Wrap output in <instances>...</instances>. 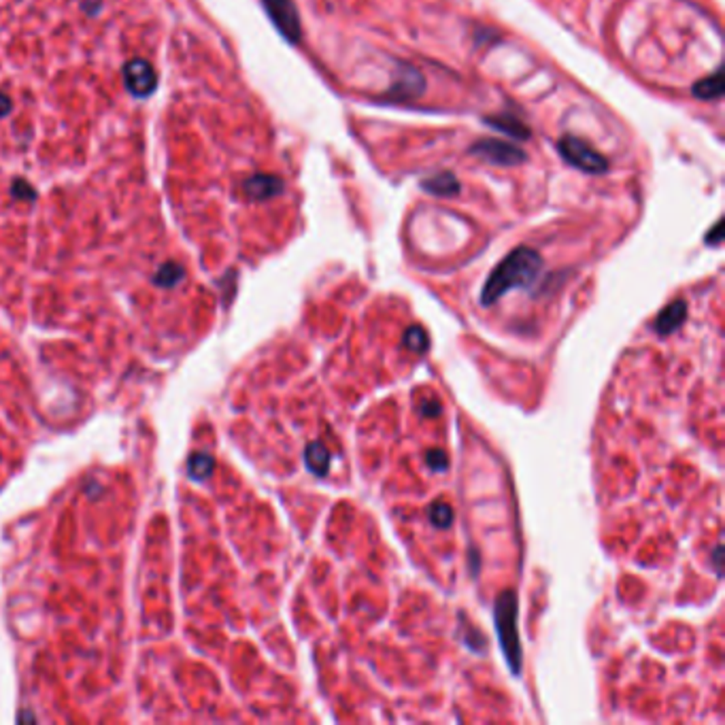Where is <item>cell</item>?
<instances>
[{
  "mask_svg": "<svg viewBox=\"0 0 725 725\" xmlns=\"http://www.w3.org/2000/svg\"><path fill=\"white\" fill-rule=\"evenodd\" d=\"M264 9L273 17L275 26L289 43H298L302 36L300 15L292 0H262Z\"/></svg>",
  "mask_w": 725,
  "mask_h": 725,
  "instance_id": "5b68a950",
  "label": "cell"
},
{
  "mask_svg": "<svg viewBox=\"0 0 725 725\" xmlns=\"http://www.w3.org/2000/svg\"><path fill=\"white\" fill-rule=\"evenodd\" d=\"M407 343L411 345L413 349H424V347L428 345V338H426V334H424V332L418 330V327H413V330H408Z\"/></svg>",
  "mask_w": 725,
  "mask_h": 725,
  "instance_id": "9a60e30c",
  "label": "cell"
},
{
  "mask_svg": "<svg viewBox=\"0 0 725 725\" xmlns=\"http://www.w3.org/2000/svg\"><path fill=\"white\" fill-rule=\"evenodd\" d=\"M307 464L313 472L324 475V472L327 470V466H330V456H327V451L321 445H311L307 449Z\"/></svg>",
  "mask_w": 725,
  "mask_h": 725,
  "instance_id": "4fadbf2b",
  "label": "cell"
},
{
  "mask_svg": "<svg viewBox=\"0 0 725 725\" xmlns=\"http://www.w3.org/2000/svg\"><path fill=\"white\" fill-rule=\"evenodd\" d=\"M126 84H128V87H132V90L147 94L156 84L154 71H151V66L145 65V62H135V65H130L128 71H126Z\"/></svg>",
  "mask_w": 725,
  "mask_h": 725,
  "instance_id": "30bf717a",
  "label": "cell"
},
{
  "mask_svg": "<svg viewBox=\"0 0 725 725\" xmlns=\"http://www.w3.org/2000/svg\"><path fill=\"white\" fill-rule=\"evenodd\" d=\"M432 521L437 523L438 528H449L453 521V513L447 504H438L437 509H432Z\"/></svg>",
  "mask_w": 725,
  "mask_h": 725,
  "instance_id": "5bb4252c",
  "label": "cell"
},
{
  "mask_svg": "<svg viewBox=\"0 0 725 725\" xmlns=\"http://www.w3.org/2000/svg\"><path fill=\"white\" fill-rule=\"evenodd\" d=\"M428 462H430L432 466H438V470L447 468V458L440 451H432L430 456H428Z\"/></svg>",
  "mask_w": 725,
  "mask_h": 725,
  "instance_id": "e0dca14e",
  "label": "cell"
},
{
  "mask_svg": "<svg viewBox=\"0 0 725 725\" xmlns=\"http://www.w3.org/2000/svg\"><path fill=\"white\" fill-rule=\"evenodd\" d=\"M542 268V257L529 247H519L504 257V260L494 268L488 283L483 286L481 302L483 305H494L504 294L515 287H528L539 279Z\"/></svg>",
  "mask_w": 725,
  "mask_h": 725,
  "instance_id": "6da1fadb",
  "label": "cell"
},
{
  "mask_svg": "<svg viewBox=\"0 0 725 725\" xmlns=\"http://www.w3.org/2000/svg\"><path fill=\"white\" fill-rule=\"evenodd\" d=\"M721 238H723V224H721V222H717V224H715V228H712L710 235L706 237V243L717 245V243H721Z\"/></svg>",
  "mask_w": 725,
  "mask_h": 725,
  "instance_id": "2e32d148",
  "label": "cell"
},
{
  "mask_svg": "<svg viewBox=\"0 0 725 725\" xmlns=\"http://www.w3.org/2000/svg\"><path fill=\"white\" fill-rule=\"evenodd\" d=\"M468 151L485 162L496 164V166H517V164L526 160V154H523L521 147H517L510 141H504V138H481Z\"/></svg>",
  "mask_w": 725,
  "mask_h": 725,
  "instance_id": "277c9868",
  "label": "cell"
},
{
  "mask_svg": "<svg viewBox=\"0 0 725 725\" xmlns=\"http://www.w3.org/2000/svg\"><path fill=\"white\" fill-rule=\"evenodd\" d=\"M725 92V81H723V68H717L715 73L709 75V77L700 79L696 86H693V96L700 100H717L721 98Z\"/></svg>",
  "mask_w": 725,
  "mask_h": 725,
  "instance_id": "8fae6325",
  "label": "cell"
},
{
  "mask_svg": "<svg viewBox=\"0 0 725 725\" xmlns=\"http://www.w3.org/2000/svg\"><path fill=\"white\" fill-rule=\"evenodd\" d=\"M517 598L515 594H502L496 602V629L500 636L504 655H507L509 666L513 672H519L521 661V649H519V636H517Z\"/></svg>",
  "mask_w": 725,
  "mask_h": 725,
  "instance_id": "7a4b0ae2",
  "label": "cell"
},
{
  "mask_svg": "<svg viewBox=\"0 0 725 725\" xmlns=\"http://www.w3.org/2000/svg\"><path fill=\"white\" fill-rule=\"evenodd\" d=\"M558 151L566 162L572 164V166L579 170H583V173L602 175L609 170L607 157H604L600 151L591 147L589 143H585L577 136H564L562 141L558 143Z\"/></svg>",
  "mask_w": 725,
  "mask_h": 725,
  "instance_id": "3957f363",
  "label": "cell"
},
{
  "mask_svg": "<svg viewBox=\"0 0 725 725\" xmlns=\"http://www.w3.org/2000/svg\"><path fill=\"white\" fill-rule=\"evenodd\" d=\"M421 187L428 194H434V196H456L462 186H459L458 176L453 173H438L421 181Z\"/></svg>",
  "mask_w": 725,
  "mask_h": 725,
  "instance_id": "9c48e42d",
  "label": "cell"
},
{
  "mask_svg": "<svg viewBox=\"0 0 725 725\" xmlns=\"http://www.w3.org/2000/svg\"><path fill=\"white\" fill-rule=\"evenodd\" d=\"M421 90H424V77H421V73L415 71V68H411V66H407L405 71L400 73V81H396L394 84L392 94H389V96H394L398 100L400 98L407 100V98L418 96V94H421Z\"/></svg>",
  "mask_w": 725,
  "mask_h": 725,
  "instance_id": "ba28073f",
  "label": "cell"
},
{
  "mask_svg": "<svg viewBox=\"0 0 725 725\" xmlns=\"http://www.w3.org/2000/svg\"><path fill=\"white\" fill-rule=\"evenodd\" d=\"M485 124L491 126V128H496L498 132H502L504 136L515 138V141H526V138H529L528 126L523 124L519 117L509 116V113H500V116L485 117Z\"/></svg>",
  "mask_w": 725,
  "mask_h": 725,
  "instance_id": "52a82bcc",
  "label": "cell"
},
{
  "mask_svg": "<svg viewBox=\"0 0 725 725\" xmlns=\"http://www.w3.org/2000/svg\"><path fill=\"white\" fill-rule=\"evenodd\" d=\"M245 190H247V194L254 200H267L279 196L283 192V181L275 175H256L247 181Z\"/></svg>",
  "mask_w": 725,
  "mask_h": 725,
  "instance_id": "8992f818",
  "label": "cell"
},
{
  "mask_svg": "<svg viewBox=\"0 0 725 725\" xmlns=\"http://www.w3.org/2000/svg\"><path fill=\"white\" fill-rule=\"evenodd\" d=\"M685 311H687L685 302H674V305H670L668 308H664V311H661L655 327H658L661 334L674 330V327H677L680 321L685 319Z\"/></svg>",
  "mask_w": 725,
  "mask_h": 725,
  "instance_id": "7c38bea8",
  "label": "cell"
}]
</instances>
